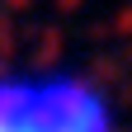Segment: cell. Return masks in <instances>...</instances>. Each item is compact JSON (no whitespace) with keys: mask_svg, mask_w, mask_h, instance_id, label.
<instances>
[{"mask_svg":"<svg viewBox=\"0 0 132 132\" xmlns=\"http://www.w3.org/2000/svg\"><path fill=\"white\" fill-rule=\"evenodd\" d=\"M0 132H132L109 76L66 57H0Z\"/></svg>","mask_w":132,"mask_h":132,"instance_id":"1","label":"cell"}]
</instances>
